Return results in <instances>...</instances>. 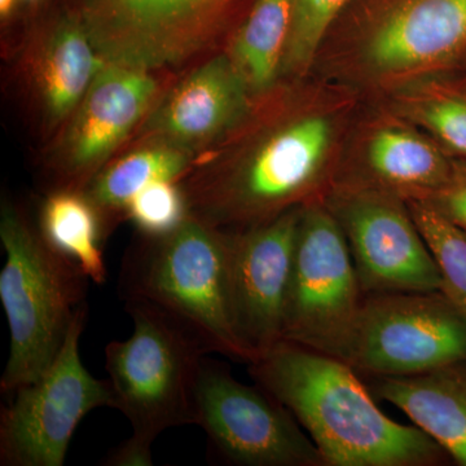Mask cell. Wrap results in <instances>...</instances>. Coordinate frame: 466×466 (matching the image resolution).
I'll return each mask as SVG.
<instances>
[{"instance_id": "cell-1", "label": "cell", "mask_w": 466, "mask_h": 466, "mask_svg": "<svg viewBox=\"0 0 466 466\" xmlns=\"http://www.w3.org/2000/svg\"><path fill=\"white\" fill-rule=\"evenodd\" d=\"M269 108L257 101L248 121L196 161L180 180L191 216L235 232L320 200L339 170L336 118L317 108Z\"/></svg>"}, {"instance_id": "cell-2", "label": "cell", "mask_w": 466, "mask_h": 466, "mask_svg": "<svg viewBox=\"0 0 466 466\" xmlns=\"http://www.w3.org/2000/svg\"><path fill=\"white\" fill-rule=\"evenodd\" d=\"M249 366L254 381L299 420L324 466H441L451 460L416 425L392 421L348 363L280 341Z\"/></svg>"}, {"instance_id": "cell-3", "label": "cell", "mask_w": 466, "mask_h": 466, "mask_svg": "<svg viewBox=\"0 0 466 466\" xmlns=\"http://www.w3.org/2000/svg\"><path fill=\"white\" fill-rule=\"evenodd\" d=\"M134 332L106 348V370L115 410L124 413L133 433L110 451L101 464L153 465L152 446L159 434L196 424V389L204 343L167 312L147 302H126Z\"/></svg>"}, {"instance_id": "cell-4", "label": "cell", "mask_w": 466, "mask_h": 466, "mask_svg": "<svg viewBox=\"0 0 466 466\" xmlns=\"http://www.w3.org/2000/svg\"><path fill=\"white\" fill-rule=\"evenodd\" d=\"M0 240L5 253L0 300L11 332L0 391L11 395L35 381L57 357L76 315L88 305L91 280L52 247L35 216L9 198L0 208Z\"/></svg>"}, {"instance_id": "cell-5", "label": "cell", "mask_w": 466, "mask_h": 466, "mask_svg": "<svg viewBox=\"0 0 466 466\" xmlns=\"http://www.w3.org/2000/svg\"><path fill=\"white\" fill-rule=\"evenodd\" d=\"M227 232L189 214L173 231L137 238L118 272L119 299L147 302L191 330L210 354L251 363L228 299Z\"/></svg>"}, {"instance_id": "cell-6", "label": "cell", "mask_w": 466, "mask_h": 466, "mask_svg": "<svg viewBox=\"0 0 466 466\" xmlns=\"http://www.w3.org/2000/svg\"><path fill=\"white\" fill-rule=\"evenodd\" d=\"M327 45L329 50L319 52L327 66L354 84L415 81L466 51V0H352Z\"/></svg>"}, {"instance_id": "cell-7", "label": "cell", "mask_w": 466, "mask_h": 466, "mask_svg": "<svg viewBox=\"0 0 466 466\" xmlns=\"http://www.w3.org/2000/svg\"><path fill=\"white\" fill-rule=\"evenodd\" d=\"M106 63L182 73L222 51L256 0H63Z\"/></svg>"}, {"instance_id": "cell-8", "label": "cell", "mask_w": 466, "mask_h": 466, "mask_svg": "<svg viewBox=\"0 0 466 466\" xmlns=\"http://www.w3.org/2000/svg\"><path fill=\"white\" fill-rule=\"evenodd\" d=\"M364 297L345 235L324 198L303 205L283 341L345 360Z\"/></svg>"}, {"instance_id": "cell-9", "label": "cell", "mask_w": 466, "mask_h": 466, "mask_svg": "<svg viewBox=\"0 0 466 466\" xmlns=\"http://www.w3.org/2000/svg\"><path fill=\"white\" fill-rule=\"evenodd\" d=\"M173 73L106 63L43 157L46 193L84 191L125 148L171 82Z\"/></svg>"}, {"instance_id": "cell-10", "label": "cell", "mask_w": 466, "mask_h": 466, "mask_svg": "<svg viewBox=\"0 0 466 466\" xmlns=\"http://www.w3.org/2000/svg\"><path fill=\"white\" fill-rule=\"evenodd\" d=\"M88 305L79 309L57 357L35 381L12 392L0 410V465L63 466L82 419L97 408L115 410L108 379L86 370L79 341Z\"/></svg>"}, {"instance_id": "cell-11", "label": "cell", "mask_w": 466, "mask_h": 466, "mask_svg": "<svg viewBox=\"0 0 466 466\" xmlns=\"http://www.w3.org/2000/svg\"><path fill=\"white\" fill-rule=\"evenodd\" d=\"M466 359V321L441 290L366 294L345 363L359 375L403 377Z\"/></svg>"}, {"instance_id": "cell-12", "label": "cell", "mask_w": 466, "mask_h": 466, "mask_svg": "<svg viewBox=\"0 0 466 466\" xmlns=\"http://www.w3.org/2000/svg\"><path fill=\"white\" fill-rule=\"evenodd\" d=\"M195 425L207 433L211 458L223 464L324 466L314 441L278 398L208 358L196 389Z\"/></svg>"}, {"instance_id": "cell-13", "label": "cell", "mask_w": 466, "mask_h": 466, "mask_svg": "<svg viewBox=\"0 0 466 466\" xmlns=\"http://www.w3.org/2000/svg\"><path fill=\"white\" fill-rule=\"evenodd\" d=\"M324 202L345 235L364 294L441 289L440 268L406 200L333 187Z\"/></svg>"}, {"instance_id": "cell-14", "label": "cell", "mask_w": 466, "mask_h": 466, "mask_svg": "<svg viewBox=\"0 0 466 466\" xmlns=\"http://www.w3.org/2000/svg\"><path fill=\"white\" fill-rule=\"evenodd\" d=\"M106 61L63 0L29 3L15 75L39 133L54 139Z\"/></svg>"}, {"instance_id": "cell-15", "label": "cell", "mask_w": 466, "mask_h": 466, "mask_svg": "<svg viewBox=\"0 0 466 466\" xmlns=\"http://www.w3.org/2000/svg\"><path fill=\"white\" fill-rule=\"evenodd\" d=\"M300 208L263 225L226 231L229 309L236 334L251 363L283 341Z\"/></svg>"}, {"instance_id": "cell-16", "label": "cell", "mask_w": 466, "mask_h": 466, "mask_svg": "<svg viewBox=\"0 0 466 466\" xmlns=\"http://www.w3.org/2000/svg\"><path fill=\"white\" fill-rule=\"evenodd\" d=\"M257 101L226 51H218L175 76L131 142L165 143L198 161L248 121Z\"/></svg>"}, {"instance_id": "cell-17", "label": "cell", "mask_w": 466, "mask_h": 466, "mask_svg": "<svg viewBox=\"0 0 466 466\" xmlns=\"http://www.w3.org/2000/svg\"><path fill=\"white\" fill-rule=\"evenodd\" d=\"M453 162L416 128L400 121L380 122L360 155L339 167L333 187L373 189L403 200H428L450 179Z\"/></svg>"}, {"instance_id": "cell-18", "label": "cell", "mask_w": 466, "mask_h": 466, "mask_svg": "<svg viewBox=\"0 0 466 466\" xmlns=\"http://www.w3.org/2000/svg\"><path fill=\"white\" fill-rule=\"evenodd\" d=\"M368 389L406 413L455 464L466 466V359L419 375L373 377Z\"/></svg>"}, {"instance_id": "cell-19", "label": "cell", "mask_w": 466, "mask_h": 466, "mask_svg": "<svg viewBox=\"0 0 466 466\" xmlns=\"http://www.w3.org/2000/svg\"><path fill=\"white\" fill-rule=\"evenodd\" d=\"M196 158L165 143L137 140L110 159L84 189L99 211L106 238L126 220L130 202L150 184L180 182Z\"/></svg>"}, {"instance_id": "cell-20", "label": "cell", "mask_w": 466, "mask_h": 466, "mask_svg": "<svg viewBox=\"0 0 466 466\" xmlns=\"http://www.w3.org/2000/svg\"><path fill=\"white\" fill-rule=\"evenodd\" d=\"M293 21V0H256L223 50L257 100L275 90Z\"/></svg>"}, {"instance_id": "cell-21", "label": "cell", "mask_w": 466, "mask_h": 466, "mask_svg": "<svg viewBox=\"0 0 466 466\" xmlns=\"http://www.w3.org/2000/svg\"><path fill=\"white\" fill-rule=\"evenodd\" d=\"M35 219L52 247L75 260L91 283H106L103 247L108 238L99 211L84 191L46 193Z\"/></svg>"}, {"instance_id": "cell-22", "label": "cell", "mask_w": 466, "mask_h": 466, "mask_svg": "<svg viewBox=\"0 0 466 466\" xmlns=\"http://www.w3.org/2000/svg\"><path fill=\"white\" fill-rule=\"evenodd\" d=\"M441 272V291L466 321V235L428 201H407Z\"/></svg>"}, {"instance_id": "cell-23", "label": "cell", "mask_w": 466, "mask_h": 466, "mask_svg": "<svg viewBox=\"0 0 466 466\" xmlns=\"http://www.w3.org/2000/svg\"><path fill=\"white\" fill-rule=\"evenodd\" d=\"M352 0H293V21L281 76H305L330 27Z\"/></svg>"}, {"instance_id": "cell-24", "label": "cell", "mask_w": 466, "mask_h": 466, "mask_svg": "<svg viewBox=\"0 0 466 466\" xmlns=\"http://www.w3.org/2000/svg\"><path fill=\"white\" fill-rule=\"evenodd\" d=\"M400 106L410 122L425 128L441 146L466 157L464 96L440 88H425L406 92Z\"/></svg>"}, {"instance_id": "cell-25", "label": "cell", "mask_w": 466, "mask_h": 466, "mask_svg": "<svg viewBox=\"0 0 466 466\" xmlns=\"http://www.w3.org/2000/svg\"><path fill=\"white\" fill-rule=\"evenodd\" d=\"M189 216L186 196L179 182H157L143 189L128 205L126 220L143 235L173 231Z\"/></svg>"}, {"instance_id": "cell-26", "label": "cell", "mask_w": 466, "mask_h": 466, "mask_svg": "<svg viewBox=\"0 0 466 466\" xmlns=\"http://www.w3.org/2000/svg\"><path fill=\"white\" fill-rule=\"evenodd\" d=\"M429 204L466 235V164L453 162L446 184L428 198Z\"/></svg>"}, {"instance_id": "cell-27", "label": "cell", "mask_w": 466, "mask_h": 466, "mask_svg": "<svg viewBox=\"0 0 466 466\" xmlns=\"http://www.w3.org/2000/svg\"><path fill=\"white\" fill-rule=\"evenodd\" d=\"M23 0H0V16L2 21H7L15 16L18 11V5Z\"/></svg>"}, {"instance_id": "cell-28", "label": "cell", "mask_w": 466, "mask_h": 466, "mask_svg": "<svg viewBox=\"0 0 466 466\" xmlns=\"http://www.w3.org/2000/svg\"><path fill=\"white\" fill-rule=\"evenodd\" d=\"M23 2L34 3V2H39V0H23Z\"/></svg>"}]
</instances>
